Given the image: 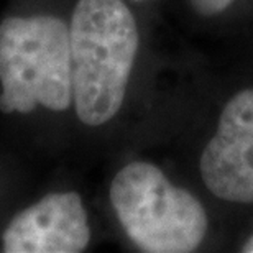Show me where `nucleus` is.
<instances>
[{
	"label": "nucleus",
	"instance_id": "nucleus-8",
	"mask_svg": "<svg viewBox=\"0 0 253 253\" xmlns=\"http://www.w3.org/2000/svg\"><path fill=\"white\" fill-rule=\"evenodd\" d=\"M136 2H138V0H136Z\"/></svg>",
	"mask_w": 253,
	"mask_h": 253
},
{
	"label": "nucleus",
	"instance_id": "nucleus-7",
	"mask_svg": "<svg viewBox=\"0 0 253 253\" xmlns=\"http://www.w3.org/2000/svg\"><path fill=\"white\" fill-rule=\"evenodd\" d=\"M242 252H244V253H253V235L244 244V247H242Z\"/></svg>",
	"mask_w": 253,
	"mask_h": 253
},
{
	"label": "nucleus",
	"instance_id": "nucleus-3",
	"mask_svg": "<svg viewBox=\"0 0 253 253\" xmlns=\"http://www.w3.org/2000/svg\"><path fill=\"white\" fill-rule=\"evenodd\" d=\"M109 194L125 234L141 252L189 253L204 242L209 229L204 207L153 163L124 166Z\"/></svg>",
	"mask_w": 253,
	"mask_h": 253
},
{
	"label": "nucleus",
	"instance_id": "nucleus-4",
	"mask_svg": "<svg viewBox=\"0 0 253 253\" xmlns=\"http://www.w3.org/2000/svg\"><path fill=\"white\" fill-rule=\"evenodd\" d=\"M199 171L211 194L232 204H253V87L224 105L201 153Z\"/></svg>",
	"mask_w": 253,
	"mask_h": 253
},
{
	"label": "nucleus",
	"instance_id": "nucleus-2",
	"mask_svg": "<svg viewBox=\"0 0 253 253\" xmlns=\"http://www.w3.org/2000/svg\"><path fill=\"white\" fill-rule=\"evenodd\" d=\"M0 110L30 114L38 105L64 112L73 104L69 27L53 15L0 23Z\"/></svg>",
	"mask_w": 253,
	"mask_h": 253
},
{
	"label": "nucleus",
	"instance_id": "nucleus-1",
	"mask_svg": "<svg viewBox=\"0 0 253 253\" xmlns=\"http://www.w3.org/2000/svg\"><path fill=\"white\" fill-rule=\"evenodd\" d=\"M73 104L84 125L100 126L122 107L138 53V27L122 0H79L69 23Z\"/></svg>",
	"mask_w": 253,
	"mask_h": 253
},
{
	"label": "nucleus",
	"instance_id": "nucleus-6",
	"mask_svg": "<svg viewBox=\"0 0 253 253\" xmlns=\"http://www.w3.org/2000/svg\"><path fill=\"white\" fill-rule=\"evenodd\" d=\"M235 0H189L192 8L202 17H214L222 13L234 3Z\"/></svg>",
	"mask_w": 253,
	"mask_h": 253
},
{
	"label": "nucleus",
	"instance_id": "nucleus-5",
	"mask_svg": "<svg viewBox=\"0 0 253 253\" xmlns=\"http://www.w3.org/2000/svg\"><path fill=\"white\" fill-rule=\"evenodd\" d=\"M90 242L89 217L78 192H51L10 220L5 253H79Z\"/></svg>",
	"mask_w": 253,
	"mask_h": 253
}]
</instances>
